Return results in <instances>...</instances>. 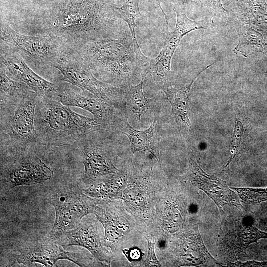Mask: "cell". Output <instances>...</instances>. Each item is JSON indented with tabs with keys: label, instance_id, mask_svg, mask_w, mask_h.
<instances>
[{
	"label": "cell",
	"instance_id": "6da1fadb",
	"mask_svg": "<svg viewBox=\"0 0 267 267\" xmlns=\"http://www.w3.org/2000/svg\"><path fill=\"white\" fill-rule=\"evenodd\" d=\"M115 22L93 2L71 0L53 12L46 24L49 35L69 49L72 45L73 49V45L78 49L89 41L109 36Z\"/></svg>",
	"mask_w": 267,
	"mask_h": 267
},
{
	"label": "cell",
	"instance_id": "7a4b0ae2",
	"mask_svg": "<svg viewBox=\"0 0 267 267\" xmlns=\"http://www.w3.org/2000/svg\"><path fill=\"white\" fill-rule=\"evenodd\" d=\"M76 50L102 81L124 89L141 75L133 43L127 35L91 40Z\"/></svg>",
	"mask_w": 267,
	"mask_h": 267
},
{
	"label": "cell",
	"instance_id": "3957f363",
	"mask_svg": "<svg viewBox=\"0 0 267 267\" xmlns=\"http://www.w3.org/2000/svg\"><path fill=\"white\" fill-rule=\"evenodd\" d=\"M35 126L37 144L47 146L75 145L89 133L105 131L94 119L72 111L60 101L39 96Z\"/></svg>",
	"mask_w": 267,
	"mask_h": 267
},
{
	"label": "cell",
	"instance_id": "277c9868",
	"mask_svg": "<svg viewBox=\"0 0 267 267\" xmlns=\"http://www.w3.org/2000/svg\"><path fill=\"white\" fill-rule=\"evenodd\" d=\"M38 96L32 91L17 104L0 110L1 150L23 151L37 144L35 112Z\"/></svg>",
	"mask_w": 267,
	"mask_h": 267
},
{
	"label": "cell",
	"instance_id": "5b68a950",
	"mask_svg": "<svg viewBox=\"0 0 267 267\" xmlns=\"http://www.w3.org/2000/svg\"><path fill=\"white\" fill-rule=\"evenodd\" d=\"M47 198L55 210V222L47 235L56 241L64 232L77 227L83 217L93 213L98 200L86 195L76 184L56 187Z\"/></svg>",
	"mask_w": 267,
	"mask_h": 267
},
{
	"label": "cell",
	"instance_id": "8992f818",
	"mask_svg": "<svg viewBox=\"0 0 267 267\" xmlns=\"http://www.w3.org/2000/svg\"><path fill=\"white\" fill-rule=\"evenodd\" d=\"M53 66L62 73V81L75 85L121 109L125 107V89L96 78L89 64L77 50H67Z\"/></svg>",
	"mask_w": 267,
	"mask_h": 267
},
{
	"label": "cell",
	"instance_id": "52a82bcc",
	"mask_svg": "<svg viewBox=\"0 0 267 267\" xmlns=\"http://www.w3.org/2000/svg\"><path fill=\"white\" fill-rule=\"evenodd\" d=\"M0 39L14 47L38 66L53 65L69 49L59 40L49 35H25L2 22H0Z\"/></svg>",
	"mask_w": 267,
	"mask_h": 267
},
{
	"label": "cell",
	"instance_id": "ba28073f",
	"mask_svg": "<svg viewBox=\"0 0 267 267\" xmlns=\"http://www.w3.org/2000/svg\"><path fill=\"white\" fill-rule=\"evenodd\" d=\"M23 151H7L10 156L1 166L0 179L9 189L43 183L51 178L52 169L37 156Z\"/></svg>",
	"mask_w": 267,
	"mask_h": 267
},
{
	"label": "cell",
	"instance_id": "9c48e42d",
	"mask_svg": "<svg viewBox=\"0 0 267 267\" xmlns=\"http://www.w3.org/2000/svg\"><path fill=\"white\" fill-rule=\"evenodd\" d=\"M166 22V37L163 46L159 55L150 59L141 72L143 83L154 89H162L172 85L174 73L171 70V63L174 53L182 38L189 32L182 25L176 23L174 30H168V21L162 11Z\"/></svg>",
	"mask_w": 267,
	"mask_h": 267
},
{
	"label": "cell",
	"instance_id": "30bf717a",
	"mask_svg": "<svg viewBox=\"0 0 267 267\" xmlns=\"http://www.w3.org/2000/svg\"><path fill=\"white\" fill-rule=\"evenodd\" d=\"M63 248L57 241L47 235L25 244L19 249L15 259L18 263L25 266L38 263L45 267H53L62 259L70 260L80 267L92 265L89 259L81 253L69 252Z\"/></svg>",
	"mask_w": 267,
	"mask_h": 267
},
{
	"label": "cell",
	"instance_id": "8fae6325",
	"mask_svg": "<svg viewBox=\"0 0 267 267\" xmlns=\"http://www.w3.org/2000/svg\"><path fill=\"white\" fill-rule=\"evenodd\" d=\"M59 85L57 96L63 104L81 108L93 115L104 130H119L125 119L122 109L103 99L84 96L71 89Z\"/></svg>",
	"mask_w": 267,
	"mask_h": 267
},
{
	"label": "cell",
	"instance_id": "7c38bea8",
	"mask_svg": "<svg viewBox=\"0 0 267 267\" xmlns=\"http://www.w3.org/2000/svg\"><path fill=\"white\" fill-rule=\"evenodd\" d=\"M79 146L84 167L83 181L89 184L121 171L113 163L110 152L105 145L93 140L89 133L76 144Z\"/></svg>",
	"mask_w": 267,
	"mask_h": 267
},
{
	"label": "cell",
	"instance_id": "4fadbf2b",
	"mask_svg": "<svg viewBox=\"0 0 267 267\" xmlns=\"http://www.w3.org/2000/svg\"><path fill=\"white\" fill-rule=\"evenodd\" d=\"M0 67L11 78L27 85L39 96L53 98L57 96L59 84L51 83L37 74L15 52L0 47Z\"/></svg>",
	"mask_w": 267,
	"mask_h": 267
},
{
	"label": "cell",
	"instance_id": "5bb4252c",
	"mask_svg": "<svg viewBox=\"0 0 267 267\" xmlns=\"http://www.w3.org/2000/svg\"><path fill=\"white\" fill-rule=\"evenodd\" d=\"M98 223L92 219L82 220L77 227L64 232L57 240L64 248L79 246L89 250L100 262L109 263L111 255L105 248Z\"/></svg>",
	"mask_w": 267,
	"mask_h": 267
},
{
	"label": "cell",
	"instance_id": "9a60e30c",
	"mask_svg": "<svg viewBox=\"0 0 267 267\" xmlns=\"http://www.w3.org/2000/svg\"><path fill=\"white\" fill-rule=\"evenodd\" d=\"M189 169L187 176L189 181L205 192L217 205L221 213L225 205L245 209L237 194L227 186L225 182L207 174L194 160L191 161Z\"/></svg>",
	"mask_w": 267,
	"mask_h": 267
},
{
	"label": "cell",
	"instance_id": "2e32d148",
	"mask_svg": "<svg viewBox=\"0 0 267 267\" xmlns=\"http://www.w3.org/2000/svg\"><path fill=\"white\" fill-rule=\"evenodd\" d=\"M174 253L182 265H222L209 254L203 243L198 227L194 223L180 235Z\"/></svg>",
	"mask_w": 267,
	"mask_h": 267
},
{
	"label": "cell",
	"instance_id": "e0dca14e",
	"mask_svg": "<svg viewBox=\"0 0 267 267\" xmlns=\"http://www.w3.org/2000/svg\"><path fill=\"white\" fill-rule=\"evenodd\" d=\"M119 131L128 138L132 154L149 153L158 162H160V127L156 116L150 126L145 130H139L134 128L126 119Z\"/></svg>",
	"mask_w": 267,
	"mask_h": 267
},
{
	"label": "cell",
	"instance_id": "ac0fdd59",
	"mask_svg": "<svg viewBox=\"0 0 267 267\" xmlns=\"http://www.w3.org/2000/svg\"><path fill=\"white\" fill-rule=\"evenodd\" d=\"M100 202L98 199L93 213L104 228L105 246L112 249L132 229L128 222L108 203Z\"/></svg>",
	"mask_w": 267,
	"mask_h": 267
},
{
	"label": "cell",
	"instance_id": "d6986e66",
	"mask_svg": "<svg viewBox=\"0 0 267 267\" xmlns=\"http://www.w3.org/2000/svg\"><path fill=\"white\" fill-rule=\"evenodd\" d=\"M231 10L245 26L267 34V3L265 0H229Z\"/></svg>",
	"mask_w": 267,
	"mask_h": 267
},
{
	"label": "cell",
	"instance_id": "ffe728a7",
	"mask_svg": "<svg viewBox=\"0 0 267 267\" xmlns=\"http://www.w3.org/2000/svg\"><path fill=\"white\" fill-rule=\"evenodd\" d=\"M262 238H267V233L253 226L242 225L229 232L223 247L230 257L240 259L247 255L246 250L250 244Z\"/></svg>",
	"mask_w": 267,
	"mask_h": 267
},
{
	"label": "cell",
	"instance_id": "44dd1931",
	"mask_svg": "<svg viewBox=\"0 0 267 267\" xmlns=\"http://www.w3.org/2000/svg\"><path fill=\"white\" fill-rule=\"evenodd\" d=\"M214 63H213L202 69L197 73L190 83L180 89H175L171 85L162 89V90L166 95V99L171 106L172 114L176 117H179L182 123L188 128L191 126L189 117V106L188 101L192 85L195 80L204 71Z\"/></svg>",
	"mask_w": 267,
	"mask_h": 267
},
{
	"label": "cell",
	"instance_id": "7402d4cb",
	"mask_svg": "<svg viewBox=\"0 0 267 267\" xmlns=\"http://www.w3.org/2000/svg\"><path fill=\"white\" fill-rule=\"evenodd\" d=\"M127 181V176L121 172L93 181L82 190L86 195L93 198L120 199Z\"/></svg>",
	"mask_w": 267,
	"mask_h": 267
},
{
	"label": "cell",
	"instance_id": "603a6c76",
	"mask_svg": "<svg viewBox=\"0 0 267 267\" xmlns=\"http://www.w3.org/2000/svg\"><path fill=\"white\" fill-rule=\"evenodd\" d=\"M239 37L233 52L248 58L267 49V34L251 27L244 26L238 30Z\"/></svg>",
	"mask_w": 267,
	"mask_h": 267
},
{
	"label": "cell",
	"instance_id": "cb8c5ba5",
	"mask_svg": "<svg viewBox=\"0 0 267 267\" xmlns=\"http://www.w3.org/2000/svg\"><path fill=\"white\" fill-rule=\"evenodd\" d=\"M0 109L17 104L33 90L25 84L10 77L0 67Z\"/></svg>",
	"mask_w": 267,
	"mask_h": 267
},
{
	"label": "cell",
	"instance_id": "d4e9b609",
	"mask_svg": "<svg viewBox=\"0 0 267 267\" xmlns=\"http://www.w3.org/2000/svg\"><path fill=\"white\" fill-rule=\"evenodd\" d=\"M143 82L136 85H130L125 89V107L137 120L140 121L150 111L155 98L145 97L143 91Z\"/></svg>",
	"mask_w": 267,
	"mask_h": 267
},
{
	"label": "cell",
	"instance_id": "484cf974",
	"mask_svg": "<svg viewBox=\"0 0 267 267\" xmlns=\"http://www.w3.org/2000/svg\"><path fill=\"white\" fill-rule=\"evenodd\" d=\"M121 18L128 24L132 38L134 50L137 61L142 69L149 61L150 58L145 56L140 50L136 34L137 19L140 17L137 0H125L123 5L116 8Z\"/></svg>",
	"mask_w": 267,
	"mask_h": 267
},
{
	"label": "cell",
	"instance_id": "4316f807",
	"mask_svg": "<svg viewBox=\"0 0 267 267\" xmlns=\"http://www.w3.org/2000/svg\"><path fill=\"white\" fill-rule=\"evenodd\" d=\"M137 180L133 182L127 181V184L123 190L120 198L132 206L140 208H143L146 203V195L142 189Z\"/></svg>",
	"mask_w": 267,
	"mask_h": 267
},
{
	"label": "cell",
	"instance_id": "83f0119b",
	"mask_svg": "<svg viewBox=\"0 0 267 267\" xmlns=\"http://www.w3.org/2000/svg\"><path fill=\"white\" fill-rule=\"evenodd\" d=\"M162 224L164 229L169 232H175L183 225L182 215L176 205L167 204L162 213Z\"/></svg>",
	"mask_w": 267,
	"mask_h": 267
},
{
	"label": "cell",
	"instance_id": "f1b7e54d",
	"mask_svg": "<svg viewBox=\"0 0 267 267\" xmlns=\"http://www.w3.org/2000/svg\"><path fill=\"white\" fill-rule=\"evenodd\" d=\"M240 198L245 202L252 204L267 201V188H233Z\"/></svg>",
	"mask_w": 267,
	"mask_h": 267
},
{
	"label": "cell",
	"instance_id": "f546056e",
	"mask_svg": "<svg viewBox=\"0 0 267 267\" xmlns=\"http://www.w3.org/2000/svg\"><path fill=\"white\" fill-rule=\"evenodd\" d=\"M202 7L210 16L226 18L228 11L223 7L221 0H198Z\"/></svg>",
	"mask_w": 267,
	"mask_h": 267
},
{
	"label": "cell",
	"instance_id": "4dcf8cb0",
	"mask_svg": "<svg viewBox=\"0 0 267 267\" xmlns=\"http://www.w3.org/2000/svg\"><path fill=\"white\" fill-rule=\"evenodd\" d=\"M244 127L240 121L235 122L234 129L232 134V140L231 145L230 157L225 167L229 165L237 155L241 146L244 134Z\"/></svg>",
	"mask_w": 267,
	"mask_h": 267
},
{
	"label": "cell",
	"instance_id": "1f68e13d",
	"mask_svg": "<svg viewBox=\"0 0 267 267\" xmlns=\"http://www.w3.org/2000/svg\"><path fill=\"white\" fill-rule=\"evenodd\" d=\"M148 244L146 258L143 262L145 267H160L161 264L158 260L155 252V241H152L149 238H146Z\"/></svg>",
	"mask_w": 267,
	"mask_h": 267
},
{
	"label": "cell",
	"instance_id": "d6a6232c",
	"mask_svg": "<svg viewBox=\"0 0 267 267\" xmlns=\"http://www.w3.org/2000/svg\"><path fill=\"white\" fill-rule=\"evenodd\" d=\"M126 258L130 261H136L140 259L142 253L141 251L137 248H132L129 249H126L123 251Z\"/></svg>",
	"mask_w": 267,
	"mask_h": 267
},
{
	"label": "cell",
	"instance_id": "836d02e7",
	"mask_svg": "<svg viewBox=\"0 0 267 267\" xmlns=\"http://www.w3.org/2000/svg\"><path fill=\"white\" fill-rule=\"evenodd\" d=\"M231 266H242V267H267V261L266 262H256L250 261L244 263L239 262L238 263H232Z\"/></svg>",
	"mask_w": 267,
	"mask_h": 267
},
{
	"label": "cell",
	"instance_id": "e575fe53",
	"mask_svg": "<svg viewBox=\"0 0 267 267\" xmlns=\"http://www.w3.org/2000/svg\"><path fill=\"white\" fill-rule=\"evenodd\" d=\"M173 0V1H182V0Z\"/></svg>",
	"mask_w": 267,
	"mask_h": 267
},
{
	"label": "cell",
	"instance_id": "d590c367",
	"mask_svg": "<svg viewBox=\"0 0 267 267\" xmlns=\"http://www.w3.org/2000/svg\"><path fill=\"white\" fill-rule=\"evenodd\" d=\"M266 51H267V49Z\"/></svg>",
	"mask_w": 267,
	"mask_h": 267
}]
</instances>
